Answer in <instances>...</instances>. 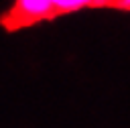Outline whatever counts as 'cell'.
Instances as JSON below:
<instances>
[{
  "label": "cell",
  "instance_id": "1",
  "mask_svg": "<svg viewBox=\"0 0 130 128\" xmlns=\"http://www.w3.org/2000/svg\"><path fill=\"white\" fill-rule=\"evenodd\" d=\"M53 16H57L53 0H14L4 22L8 28H20Z\"/></svg>",
  "mask_w": 130,
  "mask_h": 128
},
{
  "label": "cell",
  "instance_id": "2",
  "mask_svg": "<svg viewBox=\"0 0 130 128\" xmlns=\"http://www.w3.org/2000/svg\"><path fill=\"white\" fill-rule=\"evenodd\" d=\"M53 4L57 10V16H59V14L77 12V10H83L89 6H102V4H108V0H53Z\"/></svg>",
  "mask_w": 130,
  "mask_h": 128
},
{
  "label": "cell",
  "instance_id": "3",
  "mask_svg": "<svg viewBox=\"0 0 130 128\" xmlns=\"http://www.w3.org/2000/svg\"><path fill=\"white\" fill-rule=\"evenodd\" d=\"M108 4L118 6V8H124V10H130V0H108Z\"/></svg>",
  "mask_w": 130,
  "mask_h": 128
}]
</instances>
